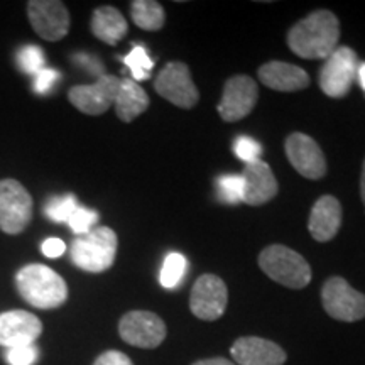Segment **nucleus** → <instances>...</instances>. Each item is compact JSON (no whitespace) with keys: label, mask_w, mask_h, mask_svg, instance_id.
<instances>
[{"label":"nucleus","mask_w":365,"mask_h":365,"mask_svg":"<svg viewBox=\"0 0 365 365\" xmlns=\"http://www.w3.org/2000/svg\"><path fill=\"white\" fill-rule=\"evenodd\" d=\"M340 24L330 11H317L291 27L287 46L296 56L327 59L339 48Z\"/></svg>","instance_id":"obj_1"},{"label":"nucleus","mask_w":365,"mask_h":365,"mask_svg":"<svg viewBox=\"0 0 365 365\" xmlns=\"http://www.w3.org/2000/svg\"><path fill=\"white\" fill-rule=\"evenodd\" d=\"M16 286L22 299L39 309H54L65 304L68 286L65 279L43 264H29L16 276Z\"/></svg>","instance_id":"obj_2"},{"label":"nucleus","mask_w":365,"mask_h":365,"mask_svg":"<svg viewBox=\"0 0 365 365\" xmlns=\"http://www.w3.org/2000/svg\"><path fill=\"white\" fill-rule=\"evenodd\" d=\"M71 261L86 272H103L112 267L117 254V234L108 227H95L71 244Z\"/></svg>","instance_id":"obj_3"},{"label":"nucleus","mask_w":365,"mask_h":365,"mask_svg":"<svg viewBox=\"0 0 365 365\" xmlns=\"http://www.w3.org/2000/svg\"><path fill=\"white\" fill-rule=\"evenodd\" d=\"M259 267L279 284L301 289L312 281V267L303 255L286 245H269L259 255Z\"/></svg>","instance_id":"obj_4"},{"label":"nucleus","mask_w":365,"mask_h":365,"mask_svg":"<svg viewBox=\"0 0 365 365\" xmlns=\"http://www.w3.org/2000/svg\"><path fill=\"white\" fill-rule=\"evenodd\" d=\"M359 71V58L352 48L339 46L319 70V88L331 98H341L352 88Z\"/></svg>","instance_id":"obj_5"},{"label":"nucleus","mask_w":365,"mask_h":365,"mask_svg":"<svg viewBox=\"0 0 365 365\" xmlns=\"http://www.w3.org/2000/svg\"><path fill=\"white\" fill-rule=\"evenodd\" d=\"M33 218V198L16 180L0 181V230L9 235L24 232Z\"/></svg>","instance_id":"obj_6"},{"label":"nucleus","mask_w":365,"mask_h":365,"mask_svg":"<svg viewBox=\"0 0 365 365\" xmlns=\"http://www.w3.org/2000/svg\"><path fill=\"white\" fill-rule=\"evenodd\" d=\"M325 312L339 322L354 323L365 318V294L354 289L344 277H330L322 289Z\"/></svg>","instance_id":"obj_7"},{"label":"nucleus","mask_w":365,"mask_h":365,"mask_svg":"<svg viewBox=\"0 0 365 365\" xmlns=\"http://www.w3.org/2000/svg\"><path fill=\"white\" fill-rule=\"evenodd\" d=\"M154 88L163 98L180 108H193L200 100L190 68L181 61L168 63L154 80Z\"/></svg>","instance_id":"obj_8"},{"label":"nucleus","mask_w":365,"mask_h":365,"mask_svg":"<svg viewBox=\"0 0 365 365\" xmlns=\"http://www.w3.org/2000/svg\"><path fill=\"white\" fill-rule=\"evenodd\" d=\"M166 325L156 313L129 312L118 322V335L132 346L156 349L166 339Z\"/></svg>","instance_id":"obj_9"},{"label":"nucleus","mask_w":365,"mask_h":365,"mask_svg":"<svg viewBox=\"0 0 365 365\" xmlns=\"http://www.w3.org/2000/svg\"><path fill=\"white\" fill-rule=\"evenodd\" d=\"M228 291L225 282L215 274H203L193 284L190 296V309L203 322H215L225 313Z\"/></svg>","instance_id":"obj_10"},{"label":"nucleus","mask_w":365,"mask_h":365,"mask_svg":"<svg viewBox=\"0 0 365 365\" xmlns=\"http://www.w3.org/2000/svg\"><path fill=\"white\" fill-rule=\"evenodd\" d=\"M120 78L113 75H103L91 85H76L68 93L73 107L86 115H102L115 103Z\"/></svg>","instance_id":"obj_11"},{"label":"nucleus","mask_w":365,"mask_h":365,"mask_svg":"<svg viewBox=\"0 0 365 365\" xmlns=\"http://www.w3.org/2000/svg\"><path fill=\"white\" fill-rule=\"evenodd\" d=\"M259 98L257 83L245 75H237L227 80L223 95L218 103V113L225 122H237L247 117Z\"/></svg>","instance_id":"obj_12"},{"label":"nucleus","mask_w":365,"mask_h":365,"mask_svg":"<svg viewBox=\"0 0 365 365\" xmlns=\"http://www.w3.org/2000/svg\"><path fill=\"white\" fill-rule=\"evenodd\" d=\"M27 16L36 33L51 43L63 39L70 31V12L58 0H31Z\"/></svg>","instance_id":"obj_13"},{"label":"nucleus","mask_w":365,"mask_h":365,"mask_svg":"<svg viewBox=\"0 0 365 365\" xmlns=\"http://www.w3.org/2000/svg\"><path fill=\"white\" fill-rule=\"evenodd\" d=\"M284 149L291 166L301 176L308 180H319L327 175V159L323 156V150L309 135L294 132L286 139Z\"/></svg>","instance_id":"obj_14"},{"label":"nucleus","mask_w":365,"mask_h":365,"mask_svg":"<svg viewBox=\"0 0 365 365\" xmlns=\"http://www.w3.org/2000/svg\"><path fill=\"white\" fill-rule=\"evenodd\" d=\"M43 333V323L36 314L24 309H12L0 314V346H12L36 344Z\"/></svg>","instance_id":"obj_15"},{"label":"nucleus","mask_w":365,"mask_h":365,"mask_svg":"<svg viewBox=\"0 0 365 365\" xmlns=\"http://www.w3.org/2000/svg\"><path fill=\"white\" fill-rule=\"evenodd\" d=\"M230 354L239 365H282L286 352L271 340L259 336H242L232 345Z\"/></svg>","instance_id":"obj_16"},{"label":"nucleus","mask_w":365,"mask_h":365,"mask_svg":"<svg viewBox=\"0 0 365 365\" xmlns=\"http://www.w3.org/2000/svg\"><path fill=\"white\" fill-rule=\"evenodd\" d=\"M240 176L244 180V200H242L244 203L257 207V205L271 202L277 195L276 178L269 164L262 159L252 164H245V170Z\"/></svg>","instance_id":"obj_17"},{"label":"nucleus","mask_w":365,"mask_h":365,"mask_svg":"<svg viewBox=\"0 0 365 365\" xmlns=\"http://www.w3.org/2000/svg\"><path fill=\"white\" fill-rule=\"evenodd\" d=\"M341 225V205L335 196L323 195L313 205L308 228L314 240L328 242L339 234Z\"/></svg>","instance_id":"obj_18"},{"label":"nucleus","mask_w":365,"mask_h":365,"mask_svg":"<svg viewBox=\"0 0 365 365\" xmlns=\"http://www.w3.org/2000/svg\"><path fill=\"white\" fill-rule=\"evenodd\" d=\"M261 83L276 91H299L309 85V76L299 66L282 61H269L259 68Z\"/></svg>","instance_id":"obj_19"},{"label":"nucleus","mask_w":365,"mask_h":365,"mask_svg":"<svg viewBox=\"0 0 365 365\" xmlns=\"http://www.w3.org/2000/svg\"><path fill=\"white\" fill-rule=\"evenodd\" d=\"M125 17L112 6L98 7L91 16V33L105 44H117L127 34Z\"/></svg>","instance_id":"obj_20"},{"label":"nucleus","mask_w":365,"mask_h":365,"mask_svg":"<svg viewBox=\"0 0 365 365\" xmlns=\"http://www.w3.org/2000/svg\"><path fill=\"white\" fill-rule=\"evenodd\" d=\"M115 112L122 122H132L149 107V97L132 78H122L115 97Z\"/></svg>","instance_id":"obj_21"},{"label":"nucleus","mask_w":365,"mask_h":365,"mask_svg":"<svg viewBox=\"0 0 365 365\" xmlns=\"http://www.w3.org/2000/svg\"><path fill=\"white\" fill-rule=\"evenodd\" d=\"M130 16L134 24L144 31H159L166 21L163 6L154 0H135V2H132Z\"/></svg>","instance_id":"obj_22"},{"label":"nucleus","mask_w":365,"mask_h":365,"mask_svg":"<svg viewBox=\"0 0 365 365\" xmlns=\"http://www.w3.org/2000/svg\"><path fill=\"white\" fill-rule=\"evenodd\" d=\"M186 272V259L185 255L171 252L164 259V264L161 267V274H159V282L166 289H175L180 284L182 276Z\"/></svg>","instance_id":"obj_23"},{"label":"nucleus","mask_w":365,"mask_h":365,"mask_svg":"<svg viewBox=\"0 0 365 365\" xmlns=\"http://www.w3.org/2000/svg\"><path fill=\"white\" fill-rule=\"evenodd\" d=\"M124 65L129 68L132 73V80L135 81H144L150 76V71L154 68V61L149 58V54L143 46H134L132 51L124 56Z\"/></svg>","instance_id":"obj_24"},{"label":"nucleus","mask_w":365,"mask_h":365,"mask_svg":"<svg viewBox=\"0 0 365 365\" xmlns=\"http://www.w3.org/2000/svg\"><path fill=\"white\" fill-rule=\"evenodd\" d=\"M76 208H78V202H76L75 195H61L53 196V198L46 203L44 213L51 222L68 223Z\"/></svg>","instance_id":"obj_25"},{"label":"nucleus","mask_w":365,"mask_h":365,"mask_svg":"<svg viewBox=\"0 0 365 365\" xmlns=\"http://www.w3.org/2000/svg\"><path fill=\"white\" fill-rule=\"evenodd\" d=\"M16 63L22 73L33 76L38 75L41 70L46 68V58L43 49L34 44L22 46L19 51L16 53Z\"/></svg>","instance_id":"obj_26"},{"label":"nucleus","mask_w":365,"mask_h":365,"mask_svg":"<svg viewBox=\"0 0 365 365\" xmlns=\"http://www.w3.org/2000/svg\"><path fill=\"white\" fill-rule=\"evenodd\" d=\"M218 198L223 203L237 205L244 200V180L240 175H223L217 180Z\"/></svg>","instance_id":"obj_27"},{"label":"nucleus","mask_w":365,"mask_h":365,"mask_svg":"<svg viewBox=\"0 0 365 365\" xmlns=\"http://www.w3.org/2000/svg\"><path fill=\"white\" fill-rule=\"evenodd\" d=\"M98 222V213L95 210L80 207L73 212V215L68 220V225L73 230V234L76 235H85L88 234L90 230H93L95 223Z\"/></svg>","instance_id":"obj_28"},{"label":"nucleus","mask_w":365,"mask_h":365,"mask_svg":"<svg viewBox=\"0 0 365 365\" xmlns=\"http://www.w3.org/2000/svg\"><path fill=\"white\" fill-rule=\"evenodd\" d=\"M234 150L237 154V158L242 159L245 164H252L255 161H261V154H262V148L257 140H254L252 137H245L242 135L235 140Z\"/></svg>","instance_id":"obj_29"},{"label":"nucleus","mask_w":365,"mask_h":365,"mask_svg":"<svg viewBox=\"0 0 365 365\" xmlns=\"http://www.w3.org/2000/svg\"><path fill=\"white\" fill-rule=\"evenodd\" d=\"M39 357V349L36 344L21 345L7 349L6 360L9 365H34Z\"/></svg>","instance_id":"obj_30"},{"label":"nucleus","mask_w":365,"mask_h":365,"mask_svg":"<svg viewBox=\"0 0 365 365\" xmlns=\"http://www.w3.org/2000/svg\"><path fill=\"white\" fill-rule=\"evenodd\" d=\"M61 78L58 70H53V68H44L41 70L38 75H34L33 80V88L38 95H48L49 91H53L54 86Z\"/></svg>","instance_id":"obj_31"},{"label":"nucleus","mask_w":365,"mask_h":365,"mask_svg":"<svg viewBox=\"0 0 365 365\" xmlns=\"http://www.w3.org/2000/svg\"><path fill=\"white\" fill-rule=\"evenodd\" d=\"M93 365H134L132 360L125 354L118 352V350H108L97 357Z\"/></svg>","instance_id":"obj_32"},{"label":"nucleus","mask_w":365,"mask_h":365,"mask_svg":"<svg viewBox=\"0 0 365 365\" xmlns=\"http://www.w3.org/2000/svg\"><path fill=\"white\" fill-rule=\"evenodd\" d=\"M75 61L78 63L80 66H83L86 71L91 73V75H97L98 78H100V76H103V75H105V73H103V66H102V63H100L97 58L88 56V54L80 53V54H75Z\"/></svg>","instance_id":"obj_33"},{"label":"nucleus","mask_w":365,"mask_h":365,"mask_svg":"<svg viewBox=\"0 0 365 365\" xmlns=\"http://www.w3.org/2000/svg\"><path fill=\"white\" fill-rule=\"evenodd\" d=\"M43 254L46 257L49 259H56V257H61L63 254H65L66 250V244L63 240L56 239V237H49V239H46L43 242Z\"/></svg>","instance_id":"obj_34"},{"label":"nucleus","mask_w":365,"mask_h":365,"mask_svg":"<svg viewBox=\"0 0 365 365\" xmlns=\"http://www.w3.org/2000/svg\"><path fill=\"white\" fill-rule=\"evenodd\" d=\"M193 365H235L232 360H227L223 357H215V359H205V360H198Z\"/></svg>","instance_id":"obj_35"},{"label":"nucleus","mask_w":365,"mask_h":365,"mask_svg":"<svg viewBox=\"0 0 365 365\" xmlns=\"http://www.w3.org/2000/svg\"><path fill=\"white\" fill-rule=\"evenodd\" d=\"M357 78H359L360 86H362V90L365 91V63H362V65H359Z\"/></svg>","instance_id":"obj_36"},{"label":"nucleus","mask_w":365,"mask_h":365,"mask_svg":"<svg viewBox=\"0 0 365 365\" xmlns=\"http://www.w3.org/2000/svg\"><path fill=\"white\" fill-rule=\"evenodd\" d=\"M360 196H362V202L365 205V161L362 166V175H360Z\"/></svg>","instance_id":"obj_37"}]
</instances>
